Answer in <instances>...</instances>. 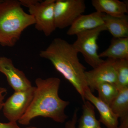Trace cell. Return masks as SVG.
Instances as JSON below:
<instances>
[{"instance_id":"obj_1","label":"cell","mask_w":128,"mask_h":128,"mask_svg":"<svg viewBox=\"0 0 128 128\" xmlns=\"http://www.w3.org/2000/svg\"><path fill=\"white\" fill-rule=\"evenodd\" d=\"M35 82L36 87L32 102L18 122L28 125L32 120L38 117L49 118L60 123L64 122L68 118L65 110L70 102L62 100L59 96V78H38Z\"/></svg>"},{"instance_id":"obj_2","label":"cell","mask_w":128,"mask_h":128,"mask_svg":"<svg viewBox=\"0 0 128 128\" xmlns=\"http://www.w3.org/2000/svg\"><path fill=\"white\" fill-rule=\"evenodd\" d=\"M78 53L72 44L60 38H54L40 56L48 60L57 71L67 80L80 94L83 102L89 88L86 80V68L80 62Z\"/></svg>"},{"instance_id":"obj_3","label":"cell","mask_w":128,"mask_h":128,"mask_svg":"<svg viewBox=\"0 0 128 128\" xmlns=\"http://www.w3.org/2000/svg\"><path fill=\"white\" fill-rule=\"evenodd\" d=\"M21 6L19 0H0V44L3 47L14 46L24 30L35 24Z\"/></svg>"},{"instance_id":"obj_4","label":"cell","mask_w":128,"mask_h":128,"mask_svg":"<svg viewBox=\"0 0 128 128\" xmlns=\"http://www.w3.org/2000/svg\"><path fill=\"white\" fill-rule=\"evenodd\" d=\"M22 6L27 8L35 20V28L48 36L56 29L54 6L55 0H20Z\"/></svg>"},{"instance_id":"obj_5","label":"cell","mask_w":128,"mask_h":128,"mask_svg":"<svg viewBox=\"0 0 128 128\" xmlns=\"http://www.w3.org/2000/svg\"><path fill=\"white\" fill-rule=\"evenodd\" d=\"M107 30L105 25L76 34L77 38L72 45L78 53L82 54L85 61L92 68L104 61L100 58L98 50L97 40L101 32Z\"/></svg>"},{"instance_id":"obj_6","label":"cell","mask_w":128,"mask_h":128,"mask_svg":"<svg viewBox=\"0 0 128 128\" xmlns=\"http://www.w3.org/2000/svg\"><path fill=\"white\" fill-rule=\"evenodd\" d=\"M84 0H57L54 6L56 28L63 29L70 26L86 10Z\"/></svg>"},{"instance_id":"obj_7","label":"cell","mask_w":128,"mask_h":128,"mask_svg":"<svg viewBox=\"0 0 128 128\" xmlns=\"http://www.w3.org/2000/svg\"><path fill=\"white\" fill-rule=\"evenodd\" d=\"M35 88L32 86L25 90L14 92L4 102L2 110L9 122H17L25 114L32 100Z\"/></svg>"},{"instance_id":"obj_8","label":"cell","mask_w":128,"mask_h":128,"mask_svg":"<svg viewBox=\"0 0 128 128\" xmlns=\"http://www.w3.org/2000/svg\"><path fill=\"white\" fill-rule=\"evenodd\" d=\"M114 60L108 58L91 70L86 71V83L92 92L96 90L98 85L102 83L116 84L117 76L114 68Z\"/></svg>"},{"instance_id":"obj_9","label":"cell","mask_w":128,"mask_h":128,"mask_svg":"<svg viewBox=\"0 0 128 128\" xmlns=\"http://www.w3.org/2000/svg\"><path fill=\"white\" fill-rule=\"evenodd\" d=\"M0 72L6 76L8 84L14 92L25 90L32 86L24 73L14 66L10 58H0Z\"/></svg>"},{"instance_id":"obj_10","label":"cell","mask_w":128,"mask_h":128,"mask_svg":"<svg viewBox=\"0 0 128 128\" xmlns=\"http://www.w3.org/2000/svg\"><path fill=\"white\" fill-rule=\"evenodd\" d=\"M85 98L90 102L98 110L99 121L107 128H117L119 124L118 117L112 112L109 105L101 100L93 94L89 88L86 90Z\"/></svg>"},{"instance_id":"obj_11","label":"cell","mask_w":128,"mask_h":128,"mask_svg":"<svg viewBox=\"0 0 128 128\" xmlns=\"http://www.w3.org/2000/svg\"><path fill=\"white\" fill-rule=\"evenodd\" d=\"M103 14L97 12L88 15H82L70 26L66 32L69 36L76 35L82 32L95 29L104 25Z\"/></svg>"},{"instance_id":"obj_12","label":"cell","mask_w":128,"mask_h":128,"mask_svg":"<svg viewBox=\"0 0 128 128\" xmlns=\"http://www.w3.org/2000/svg\"><path fill=\"white\" fill-rule=\"evenodd\" d=\"M92 5L96 12L112 16H122L128 12V5L118 0H92Z\"/></svg>"},{"instance_id":"obj_13","label":"cell","mask_w":128,"mask_h":128,"mask_svg":"<svg viewBox=\"0 0 128 128\" xmlns=\"http://www.w3.org/2000/svg\"><path fill=\"white\" fill-rule=\"evenodd\" d=\"M100 58L114 60H128V37L113 38L106 50L98 54Z\"/></svg>"},{"instance_id":"obj_14","label":"cell","mask_w":128,"mask_h":128,"mask_svg":"<svg viewBox=\"0 0 128 128\" xmlns=\"http://www.w3.org/2000/svg\"><path fill=\"white\" fill-rule=\"evenodd\" d=\"M104 24L114 38L128 37V16L125 15L120 17L112 16L103 14Z\"/></svg>"},{"instance_id":"obj_15","label":"cell","mask_w":128,"mask_h":128,"mask_svg":"<svg viewBox=\"0 0 128 128\" xmlns=\"http://www.w3.org/2000/svg\"><path fill=\"white\" fill-rule=\"evenodd\" d=\"M82 109V114L77 121L78 125L76 128H100V122L96 117L94 105L89 101H85Z\"/></svg>"},{"instance_id":"obj_16","label":"cell","mask_w":128,"mask_h":128,"mask_svg":"<svg viewBox=\"0 0 128 128\" xmlns=\"http://www.w3.org/2000/svg\"><path fill=\"white\" fill-rule=\"evenodd\" d=\"M109 106L119 118L128 116V86L119 90Z\"/></svg>"},{"instance_id":"obj_17","label":"cell","mask_w":128,"mask_h":128,"mask_svg":"<svg viewBox=\"0 0 128 128\" xmlns=\"http://www.w3.org/2000/svg\"><path fill=\"white\" fill-rule=\"evenodd\" d=\"M117 76L116 86L118 90L128 86V60H114Z\"/></svg>"},{"instance_id":"obj_18","label":"cell","mask_w":128,"mask_h":128,"mask_svg":"<svg viewBox=\"0 0 128 128\" xmlns=\"http://www.w3.org/2000/svg\"><path fill=\"white\" fill-rule=\"evenodd\" d=\"M96 90L98 92L99 99L109 105L116 98L119 91L115 84L109 82L98 85Z\"/></svg>"},{"instance_id":"obj_19","label":"cell","mask_w":128,"mask_h":128,"mask_svg":"<svg viewBox=\"0 0 128 128\" xmlns=\"http://www.w3.org/2000/svg\"><path fill=\"white\" fill-rule=\"evenodd\" d=\"M78 110L76 109L71 119L66 122L65 128H76L78 121Z\"/></svg>"},{"instance_id":"obj_20","label":"cell","mask_w":128,"mask_h":128,"mask_svg":"<svg viewBox=\"0 0 128 128\" xmlns=\"http://www.w3.org/2000/svg\"><path fill=\"white\" fill-rule=\"evenodd\" d=\"M7 93V89L4 88L0 87V111L2 110L4 100Z\"/></svg>"},{"instance_id":"obj_21","label":"cell","mask_w":128,"mask_h":128,"mask_svg":"<svg viewBox=\"0 0 128 128\" xmlns=\"http://www.w3.org/2000/svg\"><path fill=\"white\" fill-rule=\"evenodd\" d=\"M0 128H21L16 122H9L8 123L0 122Z\"/></svg>"},{"instance_id":"obj_22","label":"cell","mask_w":128,"mask_h":128,"mask_svg":"<svg viewBox=\"0 0 128 128\" xmlns=\"http://www.w3.org/2000/svg\"><path fill=\"white\" fill-rule=\"evenodd\" d=\"M120 121L117 128H128V116L121 118Z\"/></svg>"},{"instance_id":"obj_23","label":"cell","mask_w":128,"mask_h":128,"mask_svg":"<svg viewBox=\"0 0 128 128\" xmlns=\"http://www.w3.org/2000/svg\"><path fill=\"white\" fill-rule=\"evenodd\" d=\"M26 128H37L35 127H33V126H30V127H28Z\"/></svg>"},{"instance_id":"obj_24","label":"cell","mask_w":128,"mask_h":128,"mask_svg":"<svg viewBox=\"0 0 128 128\" xmlns=\"http://www.w3.org/2000/svg\"><path fill=\"white\" fill-rule=\"evenodd\" d=\"M100 128H102V127H100Z\"/></svg>"}]
</instances>
